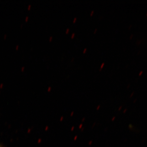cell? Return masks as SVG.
Wrapping results in <instances>:
<instances>
[{"label": "cell", "instance_id": "cell-1", "mask_svg": "<svg viewBox=\"0 0 147 147\" xmlns=\"http://www.w3.org/2000/svg\"><path fill=\"white\" fill-rule=\"evenodd\" d=\"M104 64H105V63H102V64L101 65V67H100V70H101V69H102V67H103V66L104 65Z\"/></svg>", "mask_w": 147, "mask_h": 147}, {"label": "cell", "instance_id": "cell-2", "mask_svg": "<svg viewBox=\"0 0 147 147\" xmlns=\"http://www.w3.org/2000/svg\"><path fill=\"white\" fill-rule=\"evenodd\" d=\"M0 147H5V146H4V145L2 144H1V143H0Z\"/></svg>", "mask_w": 147, "mask_h": 147}, {"label": "cell", "instance_id": "cell-6", "mask_svg": "<svg viewBox=\"0 0 147 147\" xmlns=\"http://www.w3.org/2000/svg\"><path fill=\"white\" fill-rule=\"evenodd\" d=\"M86 48H85V49H84V53H85V52H86Z\"/></svg>", "mask_w": 147, "mask_h": 147}, {"label": "cell", "instance_id": "cell-7", "mask_svg": "<svg viewBox=\"0 0 147 147\" xmlns=\"http://www.w3.org/2000/svg\"><path fill=\"white\" fill-rule=\"evenodd\" d=\"M94 13V11H92L91 13V15H92L93 13Z\"/></svg>", "mask_w": 147, "mask_h": 147}, {"label": "cell", "instance_id": "cell-8", "mask_svg": "<svg viewBox=\"0 0 147 147\" xmlns=\"http://www.w3.org/2000/svg\"><path fill=\"white\" fill-rule=\"evenodd\" d=\"M96 30H97V29H95V30L94 33H95L96 32Z\"/></svg>", "mask_w": 147, "mask_h": 147}, {"label": "cell", "instance_id": "cell-4", "mask_svg": "<svg viewBox=\"0 0 147 147\" xmlns=\"http://www.w3.org/2000/svg\"><path fill=\"white\" fill-rule=\"evenodd\" d=\"M69 31V29H67V31L66 32V33H67Z\"/></svg>", "mask_w": 147, "mask_h": 147}, {"label": "cell", "instance_id": "cell-5", "mask_svg": "<svg viewBox=\"0 0 147 147\" xmlns=\"http://www.w3.org/2000/svg\"><path fill=\"white\" fill-rule=\"evenodd\" d=\"M76 18H74V21H73V23H75V21H76Z\"/></svg>", "mask_w": 147, "mask_h": 147}, {"label": "cell", "instance_id": "cell-3", "mask_svg": "<svg viewBox=\"0 0 147 147\" xmlns=\"http://www.w3.org/2000/svg\"><path fill=\"white\" fill-rule=\"evenodd\" d=\"M74 35H75V34L73 33V34H72V36H71V38H73L74 37Z\"/></svg>", "mask_w": 147, "mask_h": 147}]
</instances>
